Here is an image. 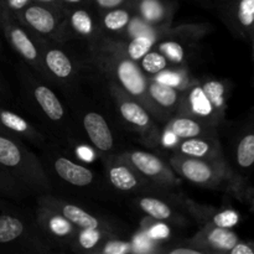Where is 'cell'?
<instances>
[{
    "label": "cell",
    "mask_w": 254,
    "mask_h": 254,
    "mask_svg": "<svg viewBox=\"0 0 254 254\" xmlns=\"http://www.w3.org/2000/svg\"><path fill=\"white\" fill-rule=\"evenodd\" d=\"M169 254H205L202 250L200 248H195L192 246L188 245V247H176L173 250L166 251Z\"/></svg>",
    "instance_id": "cell-43"
},
{
    "label": "cell",
    "mask_w": 254,
    "mask_h": 254,
    "mask_svg": "<svg viewBox=\"0 0 254 254\" xmlns=\"http://www.w3.org/2000/svg\"><path fill=\"white\" fill-rule=\"evenodd\" d=\"M176 113L190 116L215 128H218L225 122L213 108L200 82H192L181 91V99Z\"/></svg>",
    "instance_id": "cell-15"
},
{
    "label": "cell",
    "mask_w": 254,
    "mask_h": 254,
    "mask_svg": "<svg viewBox=\"0 0 254 254\" xmlns=\"http://www.w3.org/2000/svg\"><path fill=\"white\" fill-rule=\"evenodd\" d=\"M241 217L240 213L236 210L232 208H225V210H213L211 207L210 212L206 216V220L202 225L208 223V225L217 226V227H223V228H232L235 226L238 225Z\"/></svg>",
    "instance_id": "cell-34"
},
{
    "label": "cell",
    "mask_w": 254,
    "mask_h": 254,
    "mask_svg": "<svg viewBox=\"0 0 254 254\" xmlns=\"http://www.w3.org/2000/svg\"><path fill=\"white\" fill-rule=\"evenodd\" d=\"M230 254H254V241H238Z\"/></svg>",
    "instance_id": "cell-42"
},
{
    "label": "cell",
    "mask_w": 254,
    "mask_h": 254,
    "mask_svg": "<svg viewBox=\"0 0 254 254\" xmlns=\"http://www.w3.org/2000/svg\"><path fill=\"white\" fill-rule=\"evenodd\" d=\"M102 34L101 22L87 6H74L67 9L57 42L64 44L73 39L89 42Z\"/></svg>",
    "instance_id": "cell-14"
},
{
    "label": "cell",
    "mask_w": 254,
    "mask_h": 254,
    "mask_svg": "<svg viewBox=\"0 0 254 254\" xmlns=\"http://www.w3.org/2000/svg\"><path fill=\"white\" fill-rule=\"evenodd\" d=\"M146 220H148L149 225H143V230L141 231L145 232V235L149 238L156 241V242L164 243L170 237L171 230L168 223L163 222V221L153 220V218L148 217V216H146Z\"/></svg>",
    "instance_id": "cell-37"
},
{
    "label": "cell",
    "mask_w": 254,
    "mask_h": 254,
    "mask_svg": "<svg viewBox=\"0 0 254 254\" xmlns=\"http://www.w3.org/2000/svg\"><path fill=\"white\" fill-rule=\"evenodd\" d=\"M166 130L171 131L178 139H190L197 138V136H208L218 135L217 128L211 127L198 119L192 118L185 114H178L171 117L168 121L165 127Z\"/></svg>",
    "instance_id": "cell-24"
},
{
    "label": "cell",
    "mask_w": 254,
    "mask_h": 254,
    "mask_svg": "<svg viewBox=\"0 0 254 254\" xmlns=\"http://www.w3.org/2000/svg\"><path fill=\"white\" fill-rule=\"evenodd\" d=\"M103 164L109 185L119 192L134 193V195H143V193L169 195L170 193L169 189L161 188L140 175L118 154L103 156Z\"/></svg>",
    "instance_id": "cell-8"
},
{
    "label": "cell",
    "mask_w": 254,
    "mask_h": 254,
    "mask_svg": "<svg viewBox=\"0 0 254 254\" xmlns=\"http://www.w3.org/2000/svg\"><path fill=\"white\" fill-rule=\"evenodd\" d=\"M88 49L92 66L104 77L107 84L119 87L122 91L144 104L156 121H169V117L159 111L149 98V77L144 73L138 62L127 56L123 40L102 34L88 42Z\"/></svg>",
    "instance_id": "cell-1"
},
{
    "label": "cell",
    "mask_w": 254,
    "mask_h": 254,
    "mask_svg": "<svg viewBox=\"0 0 254 254\" xmlns=\"http://www.w3.org/2000/svg\"><path fill=\"white\" fill-rule=\"evenodd\" d=\"M166 30L168 29H151L149 31L134 35L130 39H128V41L123 40L124 51H126L127 56L135 62L140 61L149 51L153 50L159 37L165 36Z\"/></svg>",
    "instance_id": "cell-28"
},
{
    "label": "cell",
    "mask_w": 254,
    "mask_h": 254,
    "mask_svg": "<svg viewBox=\"0 0 254 254\" xmlns=\"http://www.w3.org/2000/svg\"><path fill=\"white\" fill-rule=\"evenodd\" d=\"M163 245L160 242H156V241L151 240L148 236L145 235V232L141 231L139 235H136L135 237L131 241V246H133V253H151V252H159V246Z\"/></svg>",
    "instance_id": "cell-39"
},
{
    "label": "cell",
    "mask_w": 254,
    "mask_h": 254,
    "mask_svg": "<svg viewBox=\"0 0 254 254\" xmlns=\"http://www.w3.org/2000/svg\"><path fill=\"white\" fill-rule=\"evenodd\" d=\"M158 51L166 57L169 62L174 66L183 67L186 60V51L183 45L176 40H165L158 45Z\"/></svg>",
    "instance_id": "cell-35"
},
{
    "label": "cell",
    "mask_w": 254,
    "mask_h": 254,
    "mask_svg": "<svg viewBox=\"0 0 254 254\" xmlns=\"http://www.w3.org/2000/svg\"><path fill=\"white\" fill-rule=\"evenodd\" d=\"M32 195L31 191L0 165V197L19 201Z\"/></svg>",
    "instance_id": "cell-31"
},
{
    "label": "cell",
    "mask_w": 254,
    "mask_h": 254,
    "mask_svg": "<svg viewBox=\"0 0 254 254\" xmlns=\"http://www.w3.org/2000/svg\"><path fill=\"white\" fill-rule=\"evenodd\" d=\"M131 9L143 21L158 29L170 27L173 9L164 0H133Z\"/></svg>",
    "instance_id": "cell-23"
},
{
    "label": "cell",
    "mask_w": 254,
    "mask_h": 254,
    "mask_svg": "<svg viewBox=\"0 0 254 254\" xmlns=\"http://www.w3.org/2000/svg\"><path fill=\"white\" fill-rule=\"evenodd\" d=\"M233 159L237 169L242 173L254 168V114L247 119L236 139Z\"/></svg>",
    "instance_id": "cell-25"
},
{
    "label": "cell",
    "mask_w": 254,
    "mask_h": 254,
    "mask_svg": "<svg viewBox=\"0 0 254 254\" xmlns=\"http://www.w3.org/2000/svg\"><path fill=\"white\" fill-rule=\"evenodd\" d=\"M237 233L231 228L217 227V226L201 225V230L196 233L189 245L195 248H200L205 253H228L238 243Z\"/></svg>",
    "instance_id": "cell-19"
},
{
    "label": "cell",
    "mask_w": 254,
    "mask_h": 254,
    "mask_svg": "<svg viewBox=\"0 0 254 254\" xmlns=\"http://www.w3.org/2000/svg\"><path fill=\"white\" fill-rule=\"evenodd\" d=\"M107 88L124 126L138 134L141 141L146 145H160V129L156 124L155 117L150 113V111L135 98L122 91L119 87L114 84H107Z\"/></svg>",
    "instance_id": "cell-6"
},
{
    "label": "cell",
    "mask_w": 254,
    "mask_h": 254,
    "mask_svg": "<svg viewBox=\"0 0 254 254\" xmlns=\"http://www.w3.org/2000/svg\"><path fill=\"white\" fill-rule=\"evenodd\" d=\"M7 98H9V91H7V87L5 86L1 77H0V104L4 101H6Z\"/></svg>",
    "instance_id": "cell-45"
},
{
    "label": "cell",
    "mask_w": 254,
    "mask_h": 254,
    "mask_svg": "<svg viewBox=\"0 0 254 254\" xmlns=\"http://www.w3.org/2000/svg\"><path fill=\"white\" fill-rule=\"evenodd\" d=\"M118 155L140 175L161 188L173 190L180 185V179L173 170L169 161L166 163L155 154L144 150H126Z\"/></svg>",
    "instance_id": "cell-13"
},
{
    "label": "cell",
    "mask_w": 254,
    "mask_h": 254,
    "mask_svg": "<svg viewBox=\"0 0 254 254\" xmlns=\"http://www.w3.org/2000/svg\"><path fill=\"white\" fill-rule=\"evenodd\" d=\"M98 254H129L133 253L131 241H123L118 237H112L104 241L98 250Z\"/></svg>",
    "instance_id": "cell-38"
},
{
    "label": "cell",
    "mask_w": 254,
    "mask_h": 254,
    "mask_svg": "<svg viewBox=\"0 0 254 254\" xmlns=\"http://www.w3.org/2000/svg\"><path fill=\"white\" fill-rule=\"evenodd\" d=\"M32 0H0V10H4L16 16Z\"/></svg>",
    "instance_id": "cell-40"
},
{
    "label": "cell",
    "mask_w": 254,
    "mask_h": 254,
    "mask_svg": "<svg viewBox=\"0 0 254 254\" xmlns=\"http://www.w3.org/2000/svg\"><path fill=\"white\" fill-rule=\"evenodd\" d=\"M250 41L252 42V51H253V64H254V32L252 34V36H251Z\"/></svg>",
    "instance_id": "cell-47"
},
{
    "label": "cell",
    "mask_w": 254,
    "mask_h": 254,
    "mask_svg": "<svg viewBox=\"0 0 254 254\" xmlns=\"http://www.w3.org/2000/svg\"><path fill=\"white\" fill-rule=\"evenodd\" d=\"M0 31L4 34L11 49L24 60L30 69L40 78L46 81L39 39L35 37L14 15L4 10H0Z\"/></svg>",
    "instance_id": "cell-7"
},
{
    "label": "cell",
    "mask_w": 254,
    "mask_h": 254,
    "mask_svg": "<svg viewBox=\"0 0 254 254\" xmlns=\"http://www.w3.org/2000/svg\"><path fill=\"white\" fill-rule=\"evenodd\" d=\"M131 2L133 0H92V4L103 11L121 6H131Z\"/></svg>",
    "instance_id": "cell-41"
},
{
    "label": "cell",
    "mask_w": 254,
    "mask_h": 254,
    "mask_svg": "<svg viewBox=\"0 0 254 254\" xmlns=\"http://www.w3.org/2000/svg\"><path fill=\"white\" fill-rule=\"evenodd\" d=\"M176 154L190 156V158L206 159V160H222V159H226L218 135L183 139L181 143L179 144L178 153Z\"/></svg>",
    "instance_id": "cell-22"
},
{
    "label": "cell",
    "mask_w": 254,
    "mask_h": 254,
    "mask_svg": "<svg viewBox=\"0 0 254 254\" xmlns=\"http://www.w3.org/2000/svg\"><path fill=\"white\" fill-rule=\"evenodd\" d=\"M0 46H1V42H0Z\"/></svg>",
    "instance_id": "cell-49"
},
{
    "label": "cell",
    "mask_w": 254,
    "mask_h": 254,
    "mask_svg": "<svg viewBox=\"0 0 254 254\" xmlns=\"http://www.w3.org/2000/svg\"><path fill=\"white\" fill-rule=\"evenodd\" d=\"M35 218L46 240L57 251L68 248L77 228L56 211L37 203ZM55 250V248H54ZM56 251V250H55Z\"/></svg>",
    "instance_id": "cell-16"
},
{
    "label": "cell",
    "mask_w": 254,
    "mask_h": 254,
    "mask_svg": "<svg viewBox=\"0 0 254 254\" xmlns=\"http://www.w3.org/2000/svg\"><path fill=\"white\" fill-rule=\"evenodd\" d=\"M0 165L24 184L32 195L54 191L52 181L41 159L20 139L0 133Z\"/></svg>",
    "instance_id": "cell-3"
},
{
    "label": "cell",
    "mask_w": 254,
    "mask_h": 254,
    "mask_svg": "<svg viewBox=\"0 0 254 254\" xmlns=\"http://www.w3.org/2000/svg\"><path fill=\"white\" fill-rule=\"evenodd\" d=\"M222 19L236 36L250 40L254 32V0H230L223 6Z\"/></svg>",
    "instance_id": "cell-20"
},
{
    "label": "cell",
    "mask_w": 254,
    "mask_h": 254,
    "mask_svg": "<svg viewBox=\"0 0 254 254\" xmlns=\"http://www.w3.org/2000/svg\"><path fill=\"white\" fill-rule=\"evenodd\" d=\"M210 30V25L201 24V25H183L179 27H169L165 32V36L169 35L170 37H179L183 40H192L196 41L200 37L205 36Z\"/></svg>",
    "instance_id": "cell-36"
},
{
    "label": "cell",
    "mask_w": 254,
    "mask_h": 254,
    "mask_svg": "<svg viewBox=\"0 0 254 254\" xmlns=\"http://www.w3.org/2000/svg\"><path fill=\"white\" fill-rule=\"evenodd\" d=\"M81 126L89 143L102 156L113 154L116 139L103 114L94 109H84L81 114Z\"/></svg>",
    "instance_id": "cell-18"
},
{
    "label": "cell",
    "mask_w": 254,
    "mask_h": 254,
    "mask_svg": "<svg viewBox=\"0 0 254 254\" xmlns=\"http://www.w3.org/2000/svg\"><path fill=\"white\" fill-rule=\"evenodd\" d=\"M66 11V7L59 5L31 1L15 17L37 39L57 42Z\"/></svg>",
    "instance_id": "cell-11"
},
{
    "label": "cell",
    "mask_w": 254,
    "mask_h": 254,
    "mask_svg": "<svg viewBox=\"0 0 254 254\" xmlns=\"http://www.w3.org/2000/svg\"><path fill=\"white\" fill-rule=\"evenodd\" d=\"M117 235L98 228H77L68 250L74 253H92L97 254L104 241Z\"/></svg>",
    "instance_id": "cell-27"
},
{
    "label": "cell",
    "mask_w": 254,
    "mask_h": 254,
    "mask_svg": "<svg viewBox=\"0 0 254 254\" xmlns=\"http://www.w3.org/2000/svg\"><path fill=\"white\" fill-rule=\"evenodd\" d=\"M140 68L143 69L144 73L148 77H154L158 73L163 72L164 69L169 68L170 66V62L166 60V57L164 56L161 52L156 51H149L143 59L140 60V64H139Z\"/></svg>",
    "instance_id": "cell-33"
},
{
    "label": "cell",
    "mask_w": 254,
    "mask_h": 254,
    "mask_svg": "<svg viewBox=\"0 0 254 254\" xmlns=\"http://www.w3.org/2000/svg\"><path fill=\"white\" fill-rule=\"evenodd\" d=\"M201 86L218 116L225 121L228 107V97H230L231 92L230 83L227 81H222V79L207 78L201 82Z\"/></svg>",
    "instance_id": "cell-30"
},
{
    "label": "cell",
    "mask_w": 254,
    "mask_h": 254,
    "mask_svg": "<svg viewBox=\"0 0 254 254\" xmlns=\"http://www.w3.org/2000/svg\"><path fill=\"white\" fill-rule=\"evenodd\" d=\"M42 150V160H47V163L42 161V164L49 176H56L64 184L76 189H89L96 186L97 174L88 166L60 153L50 143Z\"/></svg>",
    "instance_id": "cell-10"
},
{
    "label": "cell",
    "mask_w": 254,
    "mask_h": 254,
    "mask_svg": "<svg viewBox=\"0 0 254 254\" xmlns=\"http://www.w3.org/2000/svg\"><path fill=\"white\" fill-rule=\"evenodd\" d=\"M39 45L46 81L62 87L73 83L78 76V67L72 57L62 49V44L39 39Z\"/></svg>",
    "instance_id": "cell-12"
},
{
    "label": "cell",
    "mask_w": 254,
    "mask_h": 254,
    "mask_svg": "<svg viewBox=\"0 0 254 254\" xmlns=\"http://www.w3.org/2000/svg\"><path fill=\"white\" fill-rule=\"evenodd\" d=\"M133 15L134 11L131 6H121L106 10L99 19L102 32L111 37L117 35L116 39H118L119 35H123V32L126 31Z\"/></svg>",
    "instance_id": "cell-29"
},
{
    "label": "cell",
    "mask_w": 254,
    "mask_h": 254,
    "mask_svg": "<svg viewBox=\"0 0 254 254\" xmlns=\"http://www.w3.org/2000/svg\"><path fill=\"white\" fill-rule=\"evenodd\" d=\"M55 252L35 215L20 210L0 211V253L46 254Z\"/></svg>",
    "instance_id": "cell-4"
},
{
    "label": "cell",
    "mask_w": 254,
    "mask_h": 254,
    "mask_svg": "<svg viewBox=\"0 0 254 254\" xmlns=\"http://www.w3.org/2000/svg\"><path fill=\"white\" fill-rule=\"evenodd\" d=\"M169 164L179 178L193 185L227 191L243 202H248L254 196V188L246 181L245 176L233 170L226 159L206 160L175 153L169 158Z\"/></svg>",
    "instance_id": "cell-2"
},
{
    "label": "cell",
    "mask_w": 254,
    "mask_h": 254,
    "mask_svg": "<svg viewBox=\"0 0 254 254\" xmlns=\"http://www.w3.org/2000/svg\"><path fill=\"white\" fill-rule=\"evenodd\" d=\"M148 96L154 106L170 119L173 117L171 114L176 113V109L180 103L181 91L149 77Z\"/></svg>",
    "instance_id": "cell-26"
},
{
    "label": "cell",
    "mask_w": 254,
    "mask_h": 254,
    "mask_svg": "<svg viewBox=\"0 0 254 254\" xmlns=\"http://www.w3.org/2000/svg\"><path fill=\"white\" fill-rule=\"evenodd\" d=\"M151 78H154L158 82H161V83L168 84V86L175 87V88L180 89V91H184L186 87H189L192 83L191 77L189 76L185 66L169 67V68L164 69L163 72L151 77Z\"/></svg>",
    "instance_id": "cell-32"
},
{
    "label": "cell",
    "mask_w": 254,
    "mask_h": 254,
    "mask_svg": "<svg viewBox=\"0 0 254 254\" xmlns=\"http://www.w3.org/2000/svg\"><path fill=\"white\" fill-rule=\"evenodd\" d=\"M60 4L66 9L74 6H87V4H91L92 0H59Z\"/></svg>",
    "instance_id": "cell-44"
},
{
    "label": "cell",
    "mask_w": 254,
    "mask_h": 254,
    "mask_svg": "<svg viewBox=\"0 0 254 254\" xmlns=\"http://www.w3.org/2000/svg\"><path fill=\"white\" fill-rule=\"evenodd\" d=\"M248 202H250V203H251V205H252V208H253V211H254V196H253V197H252V198H251V200H250V201H248Z\"/></svg>",
    "instance_id": "cell-48"
},
{
    "label": "cell",
    "mask_w": 254,
    "mask_h": 254,
    "mask_svg": "<svg viewBox=\"0 0 254 254\" xmlns=\"http://www.w3.org/2000/svg\"><path fill=\"white\" fill-rule=\"evenodd\" d=\"M37 203L59 212L76 228H98V230L112 232L117 236H119L121 233L122 226L112 218L104 215H99V213L87 208L86 206L59 197L52 192L39 195Z\"/></svg>",
    "instance_id": "cell-9"
},
{
    "label": "cell",
    "mask_w": 254,
    "mask_h": 254,
    "mask_svg": "<svg viewBox=\"0 0 254 254\" xmlns=\"http://www.w3.org/2000/svg\"><path fill=\"white\" fill-rule=\"evenodd\" d=\"M169 195H150V193H143L136 197V206L141 210V212L145 213V216L153 218L156 221H163V222H170L174 225H185L186 218L179 212L176 208L173 207L166 197H170Z\"/></svg>",
    "instance_id": "cell-21"
},
{
    "label": "cell",
    "mask_w": 254,
    "mask_h": 254,
    "mask_svg": "<svg viewBox=\"0 0 254 254\" xmlns=\"http://www.w3.org/2000/svg\"><path fill=\"white\" fill-rule=\"evenodd\" d=\"M0 133L44 149L49 144V138L36 126L20 114L4 108L0 104Z\"/></svg>",
    "instance_id": "cell-17"
},
{
    "label": "cell",
    "mask_w": 254,
    "mask_h": 254,
    "mask_svg": "<svg viewBox=\"0 0 254 254\" xmlns=\"http://www.w3.org/2000/svg\"><path fill=\"white\" fill-rule=\"evenodd\" d=\"M34 2H39V4H45V5H59L62 6L59 2V0H32Z\"/></svg>",
    "instance_id": "cell-46"
},
{
    "label": "cell",
    "mask_w": 254,
    "mask_h": 254,
    "mask_svg": "<svg viewBox=\"0 0 254 254\" xmlns=\"http://www.w3.org/2000/svg\"><path fill=\"white\" fill-rule=\"evenodd\" d=\"M35 76L36 74L31 69L22 71L21 78L25 97L29 103L36 109L39 117H41L55 130L64 134V138H67V141H71L74 136L73 127L66 107L51 86L42 82L40 77L36 79Z\"/></svg>",
    "instance_id": "cell-5"
}]
</instances>
